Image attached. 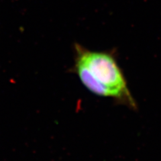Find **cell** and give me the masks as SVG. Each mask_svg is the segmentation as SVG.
<instances>
[{
	"instance_id": "obj_1",
	"label": "cell",
	"mask_w": 161,
	"mask_h": 161,
	"mask_svg": "<svg viewBox=\"0 0 161 161\" xmlns=\"http://www.w3.org/2000/svg\"><path fill=\"white\" fill-rule=\"evenodd\" d=\"M75 51V72L89 91L130 108L136 107L113 50L95 51L76 44Z\"/></svg>"
}]
</instances>
